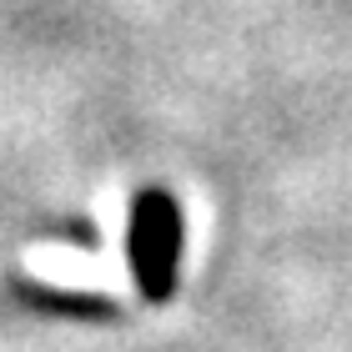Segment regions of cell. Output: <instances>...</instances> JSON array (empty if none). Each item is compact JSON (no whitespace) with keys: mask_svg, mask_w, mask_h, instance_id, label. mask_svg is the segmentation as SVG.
Instances as JSON below:
<instances>
[{"mask_svg":"<svg viewBox=\"0 0 352 352\" xmlns=\"http://www.w3.org/2000/svg\"><path fill=\"white\" fill-rule=\"evenodd\" d=\"M182 262V206L171 191H141L131 206V277L146 302H166Z\"/></svg>","mask_w":352,"mask_h":352,"instance_id":"cell-1","label":"cell"},{"mask_svg":"<svg viewBox=\"0 0 352 352\" xmlns=\"http://www.w3.org/2000/svg\"><path fill=\"white\" fill-rule=\"evenodd\" d=\"M15 292H21V302H30V307L41 312H60V317H111L116 312V302L101 297V292H81V287H56V282H15Z\"/></svg>","mask_w":352,"mask_h":352,"instance_id":"cell-2","label":"cell"}]
</instances>
